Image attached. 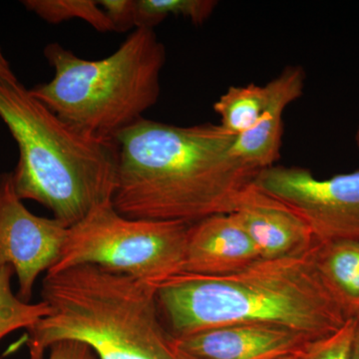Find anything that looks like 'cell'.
Instances as JSON below:
<instances>
[{"instance_id": "cell-9", "label": "cell", "mask_w": 359, "mask_h": 359, "mask_svg": "<svg viewBox=\"0 0 359 359\" xmlns=\"http://www.w3.org/2000/svg\"><path fill=\"white\" fill-rule=\"evenodd\" d=\"M311 341L292 328L266 323L226 325L174 337L175 346L193 359H285L302 356Z\"/></svg>"}, {"instance_id": "cell-6", "label": "cell", "mask_w": 359, "mask_h": 359, "mask_svg": "<svg viewBox=\"0 0 359 359\" xmlns=\"http://www.w3.org/2000/svg\"><path fill=\"white\" fill-rule=\"evenodd\" d=\"M191 224L127 218L113 202L97 205L68 228L60 257L47 273L93 264L157 285L183 273Z\"/></svg>"}, {"instance_id": "cell-11", "label": "cell", "mask_w": 359, "mask_h": 359, "mask_svg": "<svg viewBox=\"0 0 359 359\" xmlns=\"http://www.w3.org/2000/svg\"><path fill=\"white\" fill-rule=\"evenodd\" d=\"M259 259L256 245L235 217L215 215L191 224L183 273L228 276Z\"/></svg>"}, {"instance_id": "cell-22", "label": "cell", "mask_w": 359, "mask_h": 359, "mask_svg": "<svg viewBox=\"0 0 359 359\" xmlns=\"http://www.w3.org/2000/svg\"><path fill=\"white\" fill-rule=\"evenodd\" d=\"M354 320H355V328H354L353 344H351V359H359V316Z\"/></svg>"}, {"instance_id": "cell-13", "label": "cell", "mask_w": 359, "mask_h": 359, "mask_svg": "<svg viewBox=\"0 0 359 359\" xmlns=\"http://www.w3.org/2000/svg\"><path fill=\"white\" fill-rule=\"evenodd\" d=\"M314 263L347 320L359 316V242L316 243Z\"/></svg>"}, {"instance_id": "cell-20", "label": "cell", "mask_w": 359, "mask_h": 359, "mask_svg": "<svg viewBox=\"0 0 359 359\" xmlns=\"http://www.w3.org/2000/svg\"><path fill=\"white\" fill-rule=\"evenodd\" d=\"M47 359H96L91 347L77 340H61L49 347Z\"/></svg>"}, {"instance_id": "cell-15", "label": "cell", "mask_w": 359, "mask_h": 359, "mask_svg": "<svg viewBox=\"0 0 359 359\" xmlns=\"http://www.w3.org/2000/svg\"><path fill=\"white\" fill-rule=\"evenodd\" d=\"M218 2L215 0H136L135 29L154 30L169 16H182L195 25L209 20Z\"/></svg>"}, {"instance_id": "cell-18", "label": "cell", "mask_w": 359, "mask_h": 359, "mask_svg": "<svg viewBox=\"0 0 359 359\" xmlns=\"http://www.w3.org/2000/svg\"><path fill=\"white\" fill-rule=\"evenodd\" d=\"M355 320L351 318L334 334L309 342L302 359H351Z\"/></svg>"}, {"instance_id": "cell-5", "label": "cell", "mask_w": 359, "mask_h": 359, "mask_svg": "<svg viewBox=\"0 0 359 359\" xmlns=\"http://www.w3.org/2000/svg\"><path fill=\"white\" fill-rule=\"evenodd\" d=\"M44 56L54 76L30 93L86 136L115 140L159 100L167 52L153 29L136 28L98 60L78 57L57 42L46 45Z\"/></svg>"}, {"instance_id": "cell-10", "label": "cell", "mask_w": 359, "mask_h": 359, "mask_svg": "<svg viewBox=\"0 0 359 359\" xmlns=\"http://www.w3.org/2000/svg\"><path fill=\"white\" fill-rule=\"evenodd\" d=\"M231 215L247 231L264 259L299 256L318 243L299 215L255 185L248 189Z\"/></svg>"}, {"instance_id": "cell-24", "label": "cell", "mask_w": 359, "mask_h": 359, "mask_svg": "<svg viewBox=\"0 0 359 359\" xmlns=\"http://www.w3.org/2000/svg\"><path fill=\"white\" fill-rule=\"evenodd\" d=\"M285 359H302V356H294V358H285Z\"/></svg>"}, {"instance_id": "cell-17", "label": "cell", "mask_w": 359, "mask_h": 359, "mask_svg": "<svg viewBox=\"0 0 359 359\" xmlns=\"http://www.w3.org/2000/svg\"><path fill=\"white\" fill-rule=\"evenodd\" d=\"M22 4L52 25L78 18L98 32H115L112 23L95 0H25Z\"/></svg>"}, {"instance_id": "cell-4", "label": "cell", "mask_w": 359, "mask_h": 359, "mask_svg": "<svg viewBox=\"0 0 359 359\" xmlns=\"http://www.w3.org/2000/svg\"><path fill=\"white\" fill-rule=\"evenodd\" d=\"M0 119L20 150L13 173L21 200L50 210L67 228L112 202L118 145L80 133L18 81L0 78Z\"/></svg>"}, {"instance_id": "cell-2", "label": "cell", "mask_w": 359, "mask_h": 359, "mask_svg": "<svg viewBox=\"0 0 359 359\" xmlns=\"http://www.w3.org/2000/svg\"><path fill=\"white\" fill-rule=\"evenodd\" d=\"M314 248L231 275L171 276L156 285L161 318L174 337L245 323L280 325L313 340L332 334L348 320L318 275Z\"/></svg>"}, {"instance_id": "cell-3", "label": "cell", "mask_w": 359, "mask_h": 359, "mask_svg": "<svg viewBox=\"0 0 359 359\" xmlns=\"http://www.w3.org/2000/svg\"><path fill=\"white\" fill-rule=\"evenodd\" d=\"M41 297L51 313L27 330L30 359L61 340L84 342L99 359H193L175 346L153 283L81 264L47 273Z\"/></svg>"}, {"instance_id": "cell-12", "label": "cell", "mask_w": 359, "mask_h": 359, "mask_svg": "<svg viewBox=\"0 0 359 359\" xmlns=\"http://www.w3.org/2000/svg\"><path fill=\"white\" fill-rule=\"evenodd\" d=\"M306 72L299 65H290L266 84L268 101L255 128L238 136L235 152L257 170L275 166L280 158L283 114L287 106L304 94Z\"/></svg>"}, {"instance_id": "cell-19", "label": "cell", "mask_w": 359, "mask_h": 359, "mask_svg": "<svg viewBox=\"0 0 359 359\" xmlns=\"http://www.w3.org/2000/svg\"><path fill=\"white\" fill-rule=\"evenodd\" d=\"M98 4L112 23L115 32H127L135 27L136 0H99Z\"/></svg>"}, {"instance_id": "cell-8", "label": "cell", "mask_w": 359, "mask_h": 359, "mask_svg": "<svg viewBox=\"0 0 359 359\" xmlns=\"http://www.w3.org/2000/svg\"><path fill=\"white\" fill-rule=\"evenodd\" d=\"M68 228L30 212L15 192L13 173L0 174V269L11 266L21 301L32 302L39 276L56 264Z\"/></svg>"}, {"instance_id": "cell-16", "label": "cell", "mask_w": 359, "mask_h": 359, "mask_svg": "<svg viewBox=\"0 0 359 359\" xmlns=\"http://www.w3.org/2000/svg\"><path fill=\"white\" fill-rule=\"evenodd\" d=\"M13 269H0V340L15 330L33 327L37 321L49 316L51 309L43 301L32 304L21 301L11 289Z\"/></svg>"}, {"instance_id": "cell-7", "label": "cell", "mask_w": 359, "mask_h": 359, "mask_svg": "<svg viewBox=\"0 0 359 359\" xmlns=\"http://www.w3.org/2000/svg\"><path fill=\"white\" fill-rule=\"evenodd\" d=\"M254 185L299 215L316 242H359V170L318 179L304 168L275 165Z\"/></svg>"}, {"instance_id": "cell-21", "label": "cell", "mask_w": 359, "mask_h": 359, "mask_svg": "<svg viewBox=\"0 0 359 359\" xmlns=\"http://www.w3.org/2000/svg\"><path fill=\"white\" fill-rule=\"evenodd\" d=\"M0 78L4 80H8V81H18L13 69H11V66L9 65L8 60H7L6 56L2 53L1 49H0Z\"/></svg>"}, {"instance_id": "cell-23", "label": "cell", "mask_w": 359, "mask_h": 359, "mask_svg": "<svg viewBox=\"0 0 359 359\" xmlns=\"http://www.w3.org/2000/svg\"><path fill=\"white\" fill-rule=\"evenodd\" d=\"M355 144H356V147H358V151H359V124L358 126V129H356V132H355Z\"/></svg>"}, {"instance_id": "cell-1", "label": "cell", "mask_w": 359, "mask_h": 359, "mask_svg": "<svg viewBox=\"0 0 359 359\" xmlns=\"http://www.w3.org/2000/svg\"><path fill=\"white\" fill-rule=\"evenodd\" d=\"M236 139L221 124L142 118L115 137V209L130 219L189 224L231 214L261 172L238 157Z\"/></svg>"}, {"instance_id": "cell-14", "label": "cell", "mask_w": 359, "mask_h": 359, "mask_svg": "<svg viewBox=\"0 0 359 359\" xmlns=\"http://www.w3.org/2000/svg\"><path fill=\"white\" fill-rule=\"evenodd\" d=\"M268 101L266 85L231 86L214 104L221 117L219 124L236 136L250 131L259 122Z\"/></svg>"}]
</instances>
